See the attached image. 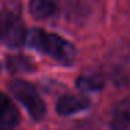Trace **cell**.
Instances as JSON below:
<instances>
[{"label":"cell","mask_w":130,"mask_h":130,"mask_svg":"<svg viewBox=\"0 0 130 130\" xmlns=\"http://www.w3.org/2000/svg\"><path fill=\"white\" fill-rule=\"evenodd\" d=\"M25 45L53 57L63 64H71L76 59V49L69 41L38 28H32L27 32Z\"/></svg>","instance_id":"6da1fadb"},{"label":"cell","mask_w":130,"mask_h":130,"mask_svg":"<svg viewBox=\"0 0 130 130\" xmlns=\"http://www.w3.org/2000/svg\"><path fill=\"white\" fill-rule=\"evenodd\" d=\"M9 90L15 99L25 108L34 120L39 122L46 115V105L37 88L25 80H13L9 84Z\"/></svg>","instance_id":"7a4b0ae2"},{"label":"cell","mask_w":130,"mask_h":130,"mask_svg":"<svg viewBox=\"0 0 130 130\" xmlns=\"http://www.w3.org/2000/svg\"><path fill=\"white\" fill-rule=\"evenodd\" d=\"M27 29L23 20L18 15L11 13L3 14V37L2 41L10 48H18L21 45H25Z\"/></svg>","instance_id":"3957f363"},{"label":"cell","mask_w":130,"mask_h":130,"mask_svg":"<svg viewBox=\"0 0 130 130\" xmlns=\"http://www.w3.org/2000/svg\"><path fill=\"white\" fill-rule=\"evenodd\" d=\"M91 105V101L84 95H63L59 98L56 104V112L60 116H70V115H76L78 112L88 109Z\"/></svg>","instance_id":"277c9868"},{"label":"cell","mask_w":130,"mask_h":130,"mask_svg":"<svg viewBox=\"0 0 130 130\" xmlns=\"http://www.w3.org/2000/svg\"><path fill=\"white\" fill-rule=\"evenodd\" d=\"M6 67L13 74L32 73L37 70V64L29 56L25 55H11L6 60Z\"/></svg>","instance_id":"5b68a950"},{"label":"cell","mask_w":130,"mask_h":130,"mask_svg":"<svg viewBox=\"0 0 130 130\" xmlns=\"http://www.w3.org/2000/svg\"><path fill=\"white\" fill-rule=\"evenodd\" d=\"M60 0H29V14L37 20H45L55 14Z\"/></svg>","instance_id":"8992f818"},{"label":"cell","mask_w":130,"mask_h":130,"mask_svg":"<svg viewBox=\"0 0 130 130\" xmlns=\"http://www.w3.org/2000/svg\"><path fill=\"white\" fill-rule=\"evenodd\" d=\"M94 0H69L67 2V14L70 20H81L83 17H88L92 11Z\"/></svg>","instance_id":"52a82bcc"},{"label":"cell","mask_w":130,"mask_h":130,"mask_svg":"<svg viewBox=\"0 0 130 130\" xmlns=\"http://www.w3.org/2000/svg\"><path fill=\"white\" fill-rule=\"evenodd\" d=\"M20 122V112L17 106L10 101V104L0 112V130H14Z\"/></svg>","instance_id":"ba28073f"},{"label":"cell","mask_w":130,"mask_h":130,"mask_svg":"<svg viewBox=\"0 0 130 130\" xmlns=\"http://www.w3.org/2000/svg\"><path fill=\"white\" fill-rule=\"evenodd\" d=\"M76 85L83 92H98L104 88V81L99 77L94 76H81L77 78Z\"/></svg>","instance_id":"9c48e42d"},{"label":"cell","mask_w":130,"mask_h":130,"mask_svg":"<svg viewBox=\"0 0 130 130\" xmlns=\"http://www.w3.org/2000/svg\"><path fill=\"white\" fill-rule=\"evenodd\" d=\"M9 104H10V99L7 98V96L4 95V94L0 92V112H2V110H3V109H4V108H6Z\"/></svg>","instance_id":"30bf717a"},{"label":"cell","mask_w":130,"mask_h":130,"mask_svg":"<svg viewBox=\"0 0 130 130\" xmlns=\"http://www.w3.org/2000/svg\"><path fill=\"white\" fill-rule=\"evenodd\" d=\"M2 37H3V14L0 13V41H2Z\"/></svg>","instance_id":"8fae6325"},{"label":"cell","mask_w":130,"mask_h":130,"mask_svg":"<svg viewBox=\"0 0 130 130\" xmlns=\"http://www.w3.org/2000/svg\"><path fill=\"white\" fill-rule=\"evenodd\" d=\"M0 73H2V63H0Z\"/></svg>","instance_id":"7c38bea8"}]
</instances>
